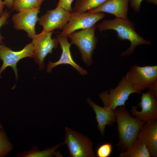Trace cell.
Listing matches in <instances>:
<instances>
[{
	"label": "cell",
	"mask_w": 157,
	"mask_h": 157,
	"mask_svg": "<svg viewBox=\"0 0 157 157\" xmlns=\"http://www.w3.org/2000/svg\"><path fill=\"white\" fill-rule=\"evenodd\" d=\"M97 28L95 24L89 28L73 32L67 36L71 44L75 45L78 49L83 63L87 66L92 64L93 54L98 41L95 34Z\"/></svg>",
	"instance_id": "3957f363"
},
{
	"label": "cell",
	"mask_w": 157,
	"mask_h": 157,
	"mask_svg": "<svg viewBox=\"0 0 157 157\" xmlns=\"http://www.w3.org/2000/svg\"><path fill=\"white\" fill-rule=\"evenodd\" d=\"M63 144H59L42 151H40L38 146L34 145L30 150L17 153L16 156L17 157H50L57 156L58 154L56 152V150Z\"/></svg>",
	"instance_id": "ac0fdd59"
},
{
	"label": "cell",
	"mask_w": 157,
	"mask_h": 157,
	"mask_svg": "<svg viewBox=\"0 0 157 157\" xmlns=\"http://www.w3.org/2000/svg\"><path fill=\"white\" fill-rule=\"evenodd\" d=\"M107 0H77L72 12L77 13L86 12L96 8Z\"/></svg>",
	"instance_id": "d6986e66"
},
{
	"label": "cell",
	"mask_w": 157,
	"mask_h": 157,
	"mask_svg": "<svg viewBox=\"0 0 157 157\" xmlns=\"http://www.w3.org/2000/svg\"><path fill=\"white\" fill-rule=\"evenodd\" d=\"M124 77L134 89L141 92L157 80V65L141 67L135 65Z\"/></svg>",
	"instance_id": "5b68a950"
},
{
	"label": "cell",
	"mask_w": 157,
	"mask_h": 157,
	"mask_svg": "<svg viewBox=\"0 0 157 157\" xmlns=\"http://www.w3.org/2000/svg\"><path fill=\"white\" fill-rule=\"evenodd\" d=\"M74 0H59L56 6L60 7L71 12L73 10L72 4Z\"/></svg>",
	"instance_id": "603a6c76"
},
{
	"label": "cell",
	"mask_w": 157,
	"mask_h": 157,
	"mask_svg": "<svg viewBox=\"0 0 157 157\" xmlns=\"http://www.w3.org/2000/svg\"><path fill=\"white\" fill-rule=\"evenodd\" d=\"M3 128V126L2 125L0 122V129Z\"/></svg>",
	"instance_id": "f546056e"
},
{
	"label": "cell",
	"mask_w": 157,
	"mask_h": 157,
	"mask_svg": "<svg viewBox=\"0 0 157 157\" xmlns=\"http://www.w3.org/2000/svg\"><path fill=\"white\" fill-rule=\"evenodd\" d=\"M100 31L113 30L117 33L118 39L122 41L126 40L131 43L130 47L121 53L124 57L131 55L135 52L136 47L141 45H151V42L140 35L136 32L134 23L130 20L116 18L112 19H105L97 26Z\"/></svg>",
	"instance_id": "6da1fadb"
},
{
	"label": "cell",
	"mask_w": 157,
	"mask_h": 157,
	"mask_svg": "<svg viewBox=\"0 0 157 157\" xmlns=\"http://www.w3.org/2000/svg\"><path fill=\"white\" fill-rule=\"evenodd\" d=\"M131 115L145 122L157 119V99L149 91L142 93L141 101L130 110Z\"/></svg>",
	"instance_id": "30bf717a"
},
{
	"label": "cell",
	"mask_w": 157,
	"mask_h": 157,
	"mask_svg": "<svg viewBox=\"0 0 157 157\" xmlns=\"http://www.w3.org/2000/svg\"><path fill=\"white\" fill-rule=\"evenodd\" d=\"M112 151V145L110 143H106L100 145L96 151V156L98 157H108Z\"/></svg>",
	"instance_id": "7402d4cb"
},
{
	"label": "cell",
	"mask_w": 157,
	"mask_h": 157,
	"mask_svg": "<svg viewBox=\"0 0 157 157\" xmlns=\"http://www.w3.org/2000/svg\"><path fill=\"white\" fill-rule=\"evenodd\" d=\"M40 8L21 11L13 15L12 20L15 28L25 31L28 37L32 39L36 34L35 27L39 20L38 15L40 13Z\"/></svg>",
	"instance_id": "7c38bea8"
},
{
	"label": "cell",
	"mask_w": 157,
	"mask_h": 157,
	"mask_svg": "<svg viewBox=\"0 0 157 157\" xmlns=\"http://www.w3.org/2000/svg\"><path fill=\"white\" fill-rule=\"evenodd\" d=\"M141 92L134 89L123 76L117 86L101 92L99 95L104 106L109 107L115 110L117 107L125 106L126 101L131 94Z\"/></svg>",
	"instance_id": "277c9868"
},
{
	"label": "cell",
	"mask_w": 157,
	"mask_h": 157,
	"mask_svg": "<svg viewBox=\"0 0 157 157\" xmlns=\"http://www.w3.org/2000/svg\"><path fill=\"white\" fill-rule=\"evenodd\" d=\"M147 2L149 3H152L155 5L157 4V0H147Z\"/></svg>",
	"instance_id": "f1b7e54d"
},
{
	"label": "cell",
	"mask_w": 157,
	"mask_h": 157,
	"mask_svg": "<svg viewBox=\"0 0 157 157\" xmlns=\"http://www.w3.org/2000/svg\"><path fill=\"white\" fill-rule=\"evenodd\" d=\"M33 46L32 42L27 44L19 51L12 50L3 43L0 44V59L3 61L0 68V78L2 72L8 67H11L14 71L16 78H18L17 63L21 59L26 57H33Z\"/></svg>",
	"instance_id": "9c48e42d"
},
{
	"label": "cell",
	"mask_w": 157,
	"mask_h": 157,
	"mask_svg": "<svg viewBox=\"0 0 157 157\" xmlns=\"http://www.w3.org/2000/svg\"><path fill=\"white\" fill-rule=\"evenodd\" d=\"M44 0H14L13 10L18 12L40 7Z\"/></svg>",
	"instance_id": "ffe728a7"
},
{
	"label": "cell",
	"mask_w": 157,
	"mask_h": 157,
	"mask_svg": "<svg viewBox=\"0 0 157 157\" xmlns=\"http://www.w3.org/2000/svg\"><path fill=\"white\" fill-rule=\"evenodd\" d=\"M62 52L59 59L57 61L52 62L49 60L47 67V72H51L52 69L56 66L62 64L71 65L82 75L87 74V71L77 64L73 60L71 54L70 47L71 44L68 42V37L63 36L60 34L57 35Z\"/></svg>",
	"instance_id": "4fadbf2b"
},
{
	"label": "cell",
	"mask_w": 157,
	"mask_h": 157,
	"mask_svg": "<svg viewBox=\"0 0 157 157\" xmlns=\"http://www.w3.org/2000/svg\"><path fill=\"white\" fill-rule=\"evenodd\" d=\"M5 5L6 4L4 1H3L1 0H0V17L4 13L3 9Z\"/></svg>",
	"instance_id": "83f0119b"
},
{
	"label": "cell",
	"mask_w": 157,
	"mask_h": 157,
	"mask_svg": "<svg viewBox=\"0 0 157 157\" xmlns=\"http://www.w3.org/2000/svg\"><path fill=\"white\" fill-rule=\"evenodd\" d=\"M13 144L10 141L3 128L0 129V157L8 156L13 149Z\"/></svg>",
	"instance_id": "44dd1931"
},
{
	"label": "cell",
	"mask_w": 157,
	"mask_h": 157,
	"mask_svg": "<svg viewBox=\"0 0 157 157\" xmlns=\"http://www.w3.org/2000/svg\"><path fill=\"white\" fill-rule=\"evenodd\" d=\"M120 157H150L151 156L146 144L137 138L126 150L119 155Z\"/></svg>",
	"instance_id": "e0dca14e"
},
{
	"label": "cell",
	"mask_w": 157,
	"mask_h": 157,
	"mask_svg": "<svg viewBox=\"0 0 157 157\" xmlns=\"http://www.w3.org/2000/svg\"><path fill=\"white\" fill-rule=\"evenodd\" d=\"M65 129L66 138L63 143L67 145L70 156H96L92 148V142L89 138L67 127Z\"/></svg>",
	"instance_id": "8992f818"
},
{
	"label": "cell",
	"mask_w": 157,
	"mask_h": 157,
	"mask_svg": "<svg viewBox=\"0 0 157 157\" xmlns=\"http://www.w3.org/2000/svg\"><path fill=\"white\" fill-rule=\"evenodd\" d=\"M87 102L94 110L98 128L101 135H104L106 126L107 125L112 126L116 122L115 110L109 107L99 106L90 98L87 99Z\"/></svg>",
	"instance_id": "2e32d148"
},
{
	"label": "cell",
	"mask_w": 157,
	"mask_h": 157,
	"mask_svg": "<svg viewBox=\"0 0 157 157\" xmlns=\"http://www.w3.org/2000/svg\"><path fill=\"white\" fill-rule=\"evenodd\" d=\"M143 0H129L131 7L135 12L138 13L140 11L141 4Z\"/></svg>",
	"instance_id": "d4e9b609"
},
{
	"label": "cell",
	"mask_w": 157,
	"mask_h": 157,
	"mask_svg": "<svg viewBox=\"0 0 157 157\" xmlns=\"http://www.w3.org/2000/svg\"><path fill=\"white\" fill-rule=\"evenodd\" d=\"M115 112L119 139L117 145L126 150L136 139L145 122L132 116L124 106L117 107Z\"/></svg>",
	"instance_id": "7a4b0ae2"
},
{
	"label": "cell",
	"mask_w": 157,
	"mask_h": 157,
	"mask_svg": "<svg viewBox=\"0 0 157 157\" xmlns=\"http://www.w3.org/2000/svg\"><path fill=\"white\" fill-rule=\"evenodd\" d=\"M148 89L156 98L157 99V80L151 85Z\"/></svg>",
	"instance_id": "484cf974"
},
{
	"label": "cell",
	"mask_w": 157,
	"mask_h": 157,
	"mask_svg": "<svg viewBox=\"0 0 157 157\" xmlns=\"http://www.w3.org/2000/svg\"><path fill=\"white\" fill-rule=\"evenodd\" d=\"M10 16V13L6 10L0 17V28L2 26L8 23V19ZM4 38L1 36L0 33V44L2 43V40Z\"/></svg>",
	"instance_id": "cb8c5ba5"
},
{
	"label": "cell",
	"mask_w": 157,
	"mask_h": 157,
	"mask_svg": "<svg viewBox=\"0 0 157 157\" xmlns=\"http://www.w3.org/2000/svg\"><path fill=\"white\" fill-rule=\"evenodd\" d=\"M14 1V0H5L4 1L6 5L9 8H13Z\"/></svg>",
	"instance_id": "4316f807"
},
{
	"label": "cell",
	"mask_w": 157,
	"mask_h": 157,
	"mask_svg": "<svg viewBox=\"0 0 157 157\" xmlns=\"http://www.w3.org/2000/svg\"><path fill=\"white\" fill-rule=\"evenodd\" d=\"M105 16V14L101 12H72L69 21L62 29L60 34L63 36H67L77 30L90 27L104 18Z\"/></svg>",
	"instance_id": "ba28073f"
},
{
	"label": "cell",
	"mask_w": 157,
	"mask_h": 157,
	"mask_svg": "<svg viewBox=\"0 0 157 157\" xmlns=\"http://www.w3.org/2000/svg\"><path fill=\"white\" fill-rule=\"evenodd\" d=\"M137 138L145 143L151 156L157 157V120L145 122Z\"/></svg>",
	"instance_id": "5bb4252c"
},
{
	"label": "cell",
	"mask_w": 157,
	"mask_h": 157,
	"mask_svg": "<svg viewBox=\"0 0 157 157\" xmlns=\"http://www.w3.org/2000/svg\"><path fill=\"white\" fill-rule=\"evenodd\" d=\"M53 32L42 31L32 38L33 46V58L39 66V69H43L45 67V58L48 54H51L53 49L58 48L59 42L57 38H52Z\"/></svg>",
	"instance_id": "52a82bcc"
},
{
	"label": "cell",
	"mask_w": 157,
	"mask_h": 157,
	"mask_svg": "<svg viewBox=\"0 0 157 157\" xmlns=\"http://www.w3.org/2000/svg\"><path fill=\"white\" fill-rule=\"evenodd\" d=\"M129 0H107L100 6L87 11L92 13H106L116 18L128 19Z\"/></svg>",
	"instance_id": "9a60e30c"
},
{
	"label": "cell",
	"mask_w": 157,
	"mask_h": 157,
	"mask_svg": "<svg viewBox=\"0 0 157 157\" xmlns=\"http://www.w3.org/2000/svg\"><path fill=\"white\" fill-rule=\"evenodd\" d=\"M71 12L58 6L53 10H47L39 19V24L43 30L52 32L56 29H63L70 18Z\"/></svg>",
	"instance_id": "8fae6325"
}]
</instances>
